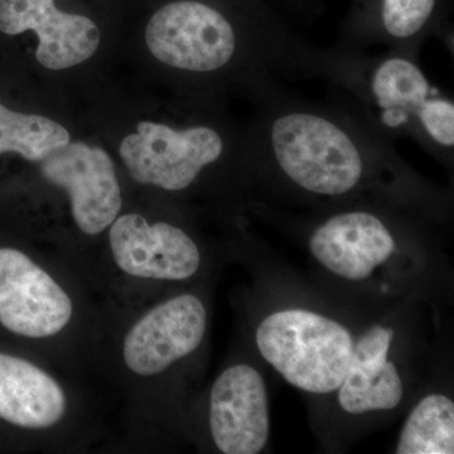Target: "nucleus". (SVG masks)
Wrapping results in <instances>:
<instances>
[{
    "label": "nucleus",
    "instance_id": "4468645a",
    "mask_svg": "<svg viewBox=\"0 0 454 454\" xmlns=\"http://www.w3.org/2000/svg\"><path fill=\"white\" fill-rule=\"evenodd\" d=\"M397 454L454 453V403L432 394L418 403L400 432Z\"/></svg>",
    "mask_w": 454,
    "mask_h": 454
},
{
    "label": "nucleus",
    "instance_id": "2eb2a0df",
    "mask_svg": "<svg viewBox=\"0 0 454 454\" xmlns=\"http://www.w3.org/2000/svg\"><path fill=\"white\" fill-rule=\"evenodd\" d=\"M70 143V133L57 121L35 114L12 112L0 104V154L13 152L32 162Z\"/></svg>",
    "mask_w": 454,
    "mask_h": 454
},
{
    "label": "nucleus",
    "instance_id": "f257e3e1",
    "mask_svg": "<svg viewBox=\"0 0 454 454\" xmlns=\"http://www.w3.org/2000/svg\"><path fill=\"white\" fill-rule=\"evenodd\" d=\"M256 106L255 169L269 167L307 195L348 197L397 163L391 142L348 106L307 103L279 89Z\"/></svg>",
    "mask_w": 454,
    "mask_h": 454
},
{
    "label": "nucleus",
    "instance_id": "9b49d317",
    "mask_svg": "<svg viewBox=\"0 0 454 454\" xmlns=\"http://www.w3.org/2000/svg\"><path fill=\"white\" fill-rule=\"evenodd\" d=\"M0 31L9 35L37 33L35 57L53 71L85 62L97 52L101 38L94 20L59 11L55 0H0Z\"/></svg>",
    "mask_w": 454,
    "mask_h": 454
},
{
    "label": "nucleus",
    "instance_id": "0eeeda50",
    "mask_svg": "<svg viewBox=\"0 0 454 454\" xmlns=\"http://www.w3.org/2000/svg\"><path fill=\"white\" fill-rule=\"evenodd\" d=\"M206 325L207 313L196 295L164 301L128 333L122 348L125 364L137 375H157L199 348Z\"/></svg>",
    "mask_w": 454,
    "mask_h": 454
},
{
    "label": "nucleus",
    "instance_id": "ddd939ff",
    "mask_svg": "<svg viewBox=\"0 0 454 454\" xmlns=\"http://www.w3.org/2000/svg\"><path fill=\"white\" fill-rule=\"evenodd\" d=\"M66 396L55 379L23 358L0 354V419L28 429L55 426Z\"/></svg>",
    "mask_w": 454,
    "mask_h": 454
},
{
    "label": "nucleus",
    "instance_id": "423d86ee",
    "mask_svg": "<svg viewBox=\"0 0 454 454\" xmlns=\"http://www.w3.org/2000/svg\"><path fill=\"white\" fill-rule=\"evenodd\" d=\"M73 301L25 254L0 249V324L29 339L55 336L73 317Z\"/></svg>",
    "mask_w": 454,
    "mask_h": 454
},
{
    "label": "nucleus",
    "instance_id": "f03ea898",
    "mask_svg": "<svg viewBox=\"0 0 454 454\" xmlns=\"http://www.w3.org/2000/svg\"><path fill=\"white\" fill-rule=\"evenodd\" d=\"M318 74L342 90L348 106L389 142L408 137L434 154H453V100L429 82L417 57L328 51L321 53Z\"/></svg>",
    "mask_w": 454,
    "mask_h": 454
},
{
    "label": "nucleus",
    "instance_id": "9d476101",
    "mask_svg": "<svg viewBox=\"0 0 454 454\" xmlns=\"http://www.w3.org/2000/svg\"><path fill=\"white\" fill-rule=\"evenodd\" d=\"M309 250L334 276L358 282L372 277L396 250L390 226L369 210L340 211L313 230Z\"/></svg>",
    "mask_w": 454,
    "mask_h": 454
},
{
    "label": "nucleus",
    "instance_id": "1a4fd4ad",
    "mask_svg": "<svg viewBox=\"0 0 454 454\" xmlns=\"http://www.w3.org/2000/svg\"><path fill=\"white\" fill-rule=\"evenodd\" d=\"M210 428L225 454H256L267 446L270 420L267 385L249 365H235L212 385Z\"/></svg>",
    "mask_w": 454,
    "mask_h": 454
},
{
    "label": "nucleus",
    "instance_id": "39448f33",
    "mask_svg": "<svg viewBox=\"0 0 454 454\" xmlns=\"http://www.w3.org/2000/svg\"><path fill=\"white\" fill-rule=\"evenodd\" d=\"M43 178L67 192L76 225L88 235L109 227L122 200L112 157L104 149L68 143L41 160Z\"/></svg>",
    "mask_w": 454,
    "mask_h": 454
},
{
    "label": "nucleus",
    "instance_id": "7ed1b4c3",
    "mask_svg": "<svg viewBox=\"0 0 454 454\" xmlns=\"http://www.w3.org/2000/svg\"><path fill=\"white\" fill-rule=\"evenodd\" d=\"M255 340L262 356L284 380L312 394L339 389L355 346L345 325L307 309L278 310L265 317Z\"/></svg>",
    "mask_w": 454,
    "mask_h": 454
},
{
    "label": "nucleus",
    "instance_id": "dca6fc26",
    "mask_svg": "<svg viewBox=\"0 0 454 454\" xmlns=\"http://www.w3.org/2000/svg\"><path fill=\"white\" fill-rule=\"evenodd\" d=\"M438 0H381L379 29L372 44H387L391 51L417 57L424 35L429 33Z\"/></svg>",
    "mask_w": 454,
    "mask_h": 454
},
{
    "label": "nucleus",
    "instance_id": "f8f14e48",
    "mask_svg": "<svg viewBox=\"0 0 454 454\" xmlns=\"http://www.w3.org/2000/svg\"><path fill=\"white\" fill-rule=\"evenodd\" d=\"M393 339L390 327L373 325L355 343L348 372L337 389L346 413L391 411L402 402V378L389 360Z\"/></svg>",
    "mask_w": 454,
    "mask_h": 454
},
{
    "label": "nucleus",
    "instance_id": "20e7f679",
    "mask_svg": "<svg viewBox=\"0 0 454 454\" xmlns=\"http://www.w3.org/2000/svg\"><path fill=\"white\" fill-rule=\"evenodd\" d=\"M225 134L207 124L172 128L139 122L136 134L125 137L119 153L131 177L170 192L187 190L203 170L227 153Z\"/></svg>",
    "mask_w": 454,
    "mask_h": 454
},
{
    "label": "nucleus",
    "instance_id": "6e6552de",
    "mask_svg": "<svg viewBox=\"0 0 454 454\" xmlns=\"http://www.w3.org/2000/svg\"><path fill=\"white\" fill-rule=\"evenodd\" d=\"M110 247L118 267L146 279L184 280L195 276L201 254L184 230L168 223H148L137 214L114 220Z\"/></svg>",
    "mask_w": 454,
    "mask_h": 454
}]
</instances>
